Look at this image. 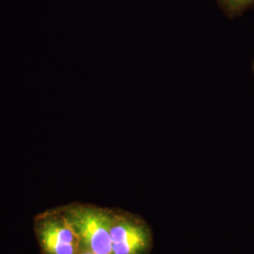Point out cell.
Returning <instances> with one entry per match:
<instances>
[{
	"instance_id": "obj_6",
	"label": "cell",
	"mask_w": 254,
	"mask_h": 254,
	"mask_svg": "<svg viewBox=\"0 0 254 254\" xmlns=\"http://www.w3.org/2000/svg\"><path fill=\"white\" fill-rule=\"evenodd\" d=\"M253 71H254V64H253Z\"/></svg>"
},
{
	"instance_id": "obj_1",
	"label": "cell",
	"mask_w": 254,
	"mask_h": 254,
	"mask_svg": "<svg viewBox=\"0 0 254 254\" xmlns=\"http://www.w3.org/2000/svg\"><path fill=\"white\" fill-rule=\"evenodd\" d=\"M61 209L78 236L81 248L97 254H112V209L77 202L64 205Z\"/></svg>"
},
{
	"instance_id": "obj_2",
	"label": "cell",
	"mask_w": 254,
	"mask_h": 254,
	"mask_svg": "<svg viewBox=\"0 0 254 254\" xmlns=\"http://www.w3.org/2000/svg\"><path fill=\"white\" fill-rule=\"evenodd\" d=\"M33 229L43 254H77L81 249L78 236L61 207L38 214Z\"/></svg>"
},
{
	"instance_id": "obj_5",
	"label": "cell",
	"mask_w": 254,
	"mask_h": 254,
	"mask_svg": "<svg viewBox=\"0 0 254 254\" xmlns=\"http://www.w3.org/2000/svg\"><path fill=\"white\" fill-rule=\"evenodd\" d=\"M95 254V253H93V252H91V251H89V250H86V249H83L81 248L80 249V251L78 252V254Z\"/></svg>"
},
{
	"instance_id": "obj_4",
	"label": "cell",
	"mask_w": 254,
	"mask_h": 254,
	"mask_svg": "<svg viewBox=\"0 0 254 254\" xmlns=\"http://www.w3.org/2000/svg\"><path fill=\"white\" fill-rule=\"evenodd\" d=\"M218 6L229 18L242 15L247 9L254 6V0H218Z\"/></svg>"
},
{
	"instance_id": "obj_3",
	"label": "cell",
	"mask_w": 254,
	"mask_h": 254,
	"mask_svg": "<svg viewBox=\"0 0 254 254\" xmlns=\"http://www.w3.org/2000/svg\"><path fill=\"white\" fill-rule=\"evenodd\" d=\"M112 254H150L153 249V233L145 221L124 210L112 209Z\"/></svg>"
}]
</instances>
